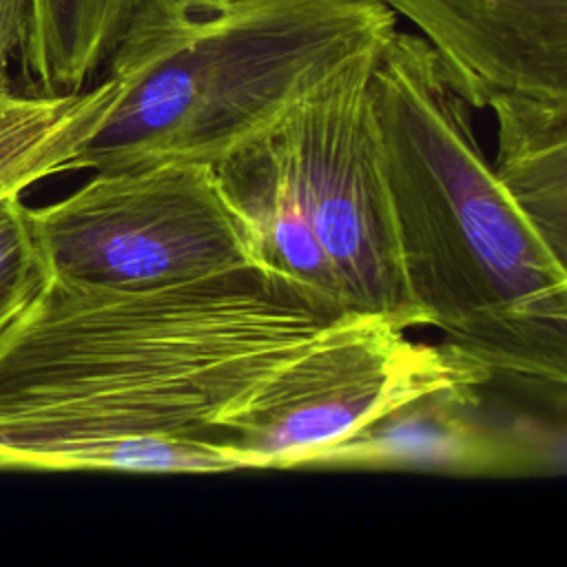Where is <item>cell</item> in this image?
<instances>
[{"instance_id": "cell-11", "label": "cell", "mask_w": 567, "mask_h": 567, "mask_svg": "<svg viewBox=\"0 0 567 567\" xmlns=\"http://www.w3.org/2000/svg\"><path fill=\"white\" fill-rule=\"evenodd\" d=\"M120 80L64 95H0V197L69 173L73 157L100 128L120 97Z\"/></svg>"}, {"instance_id": "cell-6", "label": "cell", "mask_w": 567, "mask_h": 567, "mask_svg": "<svg viewBox=\"0 0 567 567\" xmlns=\"http://www.w3.org/2000/svg\"><path fill=\"white\" fill-rule=\"evenodd\" d=\"M492 381L461 348L410 341L370 317L299 359L261 401L233 447L252 470H299L301 461L425 392Z\"/></svg>"}, {"instance_id": "cell-1", "label": "cell", "mask_w": 567, "mask_h": 567, "mask_svg": "<svg viewBox=\"0 0 567 567\" xmlns=\"http://www.w3.org/2000/svg\"><path fill=\"white\" fill-rule=\"evenodd\" d=\"M363 319L259 268L159 288L49 275L0 332V470L73 472L133 434L233 447L299 359Z\"/></svg>"}, {"instance_id": "cell-12", "label": "cell", "mask_w": 567, "mask_h": 567, "mask_svg": "<svg viewBox=\"0 0 567 567\" xmlns=\"http://www.w3.org/2000/svg\"><path fill=\"white\" fill-rule=\"evenodd\" d=\"M140 2L29 0V27L18 55L33 91L64 95L91 86Z\"/></svg>"}, {"instance_id": "cell-3", "label": "cell", "mask_w": 567, "mask_h": 567, "mask_svg": "<svg viewBox=\"0 0 567 567\" xmlns=\"http://www.w3.org/2000/svg\"><path fill=\"white\" fill-rule=\"evenodd\" d=\"M396 22L379 0H142L106 62L120 97L71 171L217 166L379 53Z\"/></svg>"}, {"instance_id": "cell-8", "label": "cell", "mask_w": 567, "mask_h": 567, "mask_svg": "<svg viewBox=\"0 0 567 567\" xmlns=\"http://www.w3.org/2000/svg\"><path fill=\"white\" fill-rule=\"evenodd\" d=\"M439 55L476 109L498 95L567 102V0H379Z\"/></svg>"}, {"instance_id": "cell-14", "label": "cell", "mask_w": 567, "mask_h": 567, "mask_svg": "<svg viewBox=\"0 0 567 567\" xmlns=\"http://www.w3.org/2000/svg\"><path fill=\"white\" fill-rule=\"evenodd\" d=\"M29 27V0H0V95L11 93L9 60L20 51Z\"/></svg>"}, {"instance_id": "cell-4", "label": "cell", "mask_w": 567, "mask_h": 567, "mask_svg": "<svg viewBox=\"0 0 567 567\" xmlns=\"http://www.w3.org/2000/svg\"><path fill=\"white\" fill-rule=\"evenodd\" d=\"M31 219L49 272L78 284L159 288L261 270L255 235L210 164L93 171Z\"/></svg>"}, {"instance_id": "cell-5", "label": "cell", "mask_w": 567, "mask_h": 567, "mask_svg": "<svg viewBox=\"0 0 567 567\" xmlns=\"http://www.w3.org/2000/svg\"><path fill=\"white\" fill-rule=\"evenodd\" d=\"M379 53L359 58L326 80L268 140L334 270L346 312L410 330L427 326V319L403 277L374 128L370 78Z\"/></svg>"}, {"instance_id": "cell-2", "label": "cell", "mask_w": 567, "mask_h": 567, "mask_svg": "<svg viewBox=\"0 0 567 567\" xmlns=\"http://www.w3.org/2000/svg\"><path fill=\"white\" fill-rule=\"evenodd\" d=\"M403 277L427 326L492 381L565 405L567 259L485 157L434 49L394 31L370 78Z\"/></svg>"}, {"instance_id": "cell-9", "label": "cell", "mask_w": 567, "mask_h": 567, "mask_svg": "<svg viewBox=\"0 0 567 567\" xmlns=\"http://www.w3.org/2000/svg\"><path fill=\"white\" fill-rule=\"evenodd\" d=\"M215 171L255 235L261 270L292 284L319 306L350 315L334 270L299 210L270 140L264 137L237 151Z\"/></svg>"}, {"instance_id": "cell-13", "label": "cell", "mask_w": 567, "mask_h": 567, "mask_svg": "<svg viewBox=\"0 0 567 567\" xmlns=\"http://www.w3.org/2000/svg\"><path fill=\"white\" fill-rule=\"evenodd\" d=\"M49 266L20 193L0 197V332L49 277Z\"/></svg>"}, {"instance_id": "cell-7", "label": "cell", "mask_w": 567, "mask_h": 567, "mask_svg": "<svg viewBox=\"0 0 567 567\" xmlns=\"http://www.w3.org/2000/svg\"><path fill=\"white\" fill-rule=\"evenodd\" d=\"M483 385L461 383L410 399L346 439L312 452L299 470H408L463 478L560 476L565 419L496 416Z\"/></svg>"}, {"instance_id": "cell-10", "label": "cell", "mask_w": 567, "mask_h": 567, "mask_svg": "<svg viewBox=\"0 0 567 567\" xmlns=\"http://www.w3.org/2000/svg\"><path fill=\"white\" fill-rule=\"evenodd\" d=\"M494 173L554 252L567 259V102L498 95Z\"/></svg>"}]
</instances>
